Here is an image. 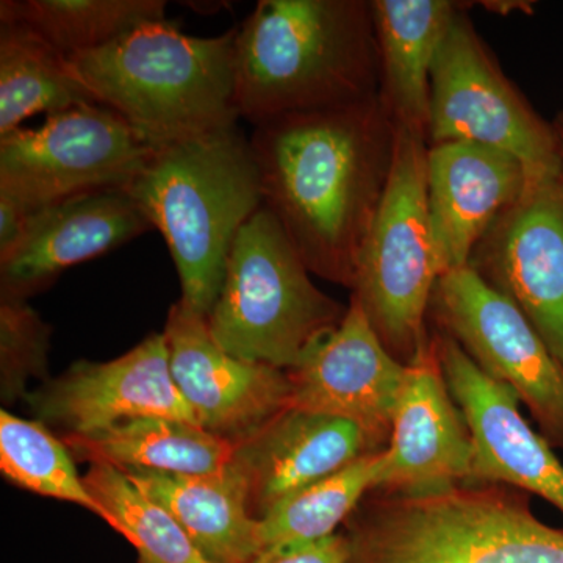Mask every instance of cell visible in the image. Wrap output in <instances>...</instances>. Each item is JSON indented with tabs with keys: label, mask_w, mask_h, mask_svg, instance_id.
Segmentation results:
<instances>
[{
	"label": "cell",
	"mask_w": 563,
	"mask_h": 563,
	"mask_svg": "<svg viewBox=\"0 0 563 563\" xmlns=\"http://www.w3.org/2000/svg\"><path fill=\"white\" fill-rule=\"evenodd\" d=\"M396 132L390 180L358 254L351 298L393 357L410 365L431 339L429 312L442 273L428 213V141Z\"/></svg>",
	"instance_id": "52a82bcc"
},
{
	"label": "cell",
	"mask_w": 563,
	"mask_h": 563,
	"mask_svg": "<svg viewBox=\"0 0 563 563\" xmlns=\"http://www.w3.org/2000/svg\"><path fill=\"white\" fill-rule=\"evenodd\" d=\"M251 563H351V558L343 533H333L307 542L274 544Z\"/></svg>",
	"instance_id": "f1b7e54d"
},
{
	"label": "cell",
	"mask_w": 563,
	"mask_h": 563,
	"mask_svg": "<svg viewBox=\"0 0 563 563\" xmlns=\"http://www.w3.org/2000/svg\"><path fill=\"white\" fill-rule=\"evenodd\" d=\"M561 117L563 118V111H562V114H561Z\"/></svg>",
	"instance_id": "1f68e13d"
},
{
	"label": "cell",
	"mask_w": 563,
	"mask_h": 563,
	"mask_svg": "<svg viewBox=\"0 0 563 563\" xmlns=\"http://www.w3.org/2000/svg\"><path fill=\"white\" fill-rule=\"evenodd\" d=\"M0 470L25 490L76 504L110 526V517L85 485L65 442L43 422L0 412Z\"/></svg>",
	"instance_id": "4316f807"
},
{
	"label": "cell",
	"mask_w": 563,
	"mask_h": 563,
	"mask_svg": "<svg viewBox=\"0 0 563 563\" xmlns=\"http://www.w3.org/2000/svg\"><path fill=\"white\" fill-rule=\"evenodd\" d=\"M32 211L0 195V257L13 250L27 228Z\"/></svg>",
	"instance_id": "f546056e"
},
{
	"label": "cell",
	"mask_w": 563,
	"mask_h": 563,
	"mask_svg": "<svg viewBox=\"0 0 563 563\" xmlns=\"http://www.w3.org/2000/svg\"><path fill=\"white\" fill-rule=\"evenodd\" d=\"M473 442L444 380L435 335L407 365L373 492L424 495L472 484Z\"/></svg>",
	"instance_id": "9a60e30c"
},
{
	"label": "cell",
	"mask_w": 563,
	"mask_h": 563,
	"mask_svg": "<svg viewBox=\"0 0 563 563\" xmlns=\"http://www.w3.org/2000/svg\"><path fill=\"white\" fill-rule=\"evenodd\" d=\"M235 85L252 125L376 98L372 2L261 0L236 27Z\"/></svg>",
	"instance_id": "7a4b0ae2"
},
{
	"label": "cell",
	"mask_w": 563,
	"mask_h": 563,
	"mask_svg": "<svg viewBox=\"0 0 563 563\" xmlns=\"http://www.w3.org/2000/svg\"><path fill=\"white\" fill-rule=\"evenodd\" d=\"M380 453L363 455L269 510L258 520L263 550L336 533L339 526L346 525L363 499L374 490Z\"/></svg>",
	"instance_id": "484cf974"
},
{
	"label": "cell",
	"mask_w": 563,
	"mask_h": 563,
	"mask_svg": "<svg viewBox=\"0 0 563 563\" xmlns=\"http://www.w3.org/2000/svg\"><path fill=\"white\" fill-rule=\"evenodd\" d=\"M396 132L379 98L254 125L263 206L309 272L352 288L363 242L383 202Z\"/></svg>",
	"instance_id": "6da1fadb"
},
{
	"label": "cell",
	"mask_w": 563,
	"mask_h": 563,
	"mask_svg": "<svg viewBox=\"0 0 563 563\" xmlns=\"http://www.w3.org/2000/svg\"><path fill=\"white\" fill-rule=\"evenodd\" d=\"M96 103L73 76L68 58L38 33L0 25V136L38 113Z\"/></svg>",
	"instance_id": "603a6c76"
},
{
	"label": "cell",
	"mask_w": 563,
	"mask_h": 563,
	"mask_svg": "<svg viewBox=\"0 0 563 563\" xmlns=\"http://www.w3.org/2000/svg\"><path fill=\"white\" fill-rule=\"evenodd\" d=\"M555 131L559 133V139H561L562 147H563V118L559 117L558 120L554 121Z\"/></svg>",
	"instance_id": "4dcf8cb0"
},
{
	"label": "cell",
	"mask_w": 563,
	"mask_h": 563,
	"mask_svg": "<svg viewBox=\"0 0 563 563\" xmlns=\"http://www.w3.org/2000/svg\"><path fill=\"white\" fill-rule=\"evenodd\" d=\"M66 446L91 463L122 472L211 474L231 465L235 443L196 422L166 417L131 418L88 433L66 435Z\"/></svg>",
	"instance_id": "7402d4cb"
},
{
	"label": "cell",
	"mask_w": 563,
	"mask_h": 563,
	"mask_svg": "<svg viewBox=\"0 0 563 563\" xmlns=\"http://www.w3.org/2000/svg\"><path fill=\"white\" fill-rule=\"evenodd\" d=\"M85 485L110 517V528L136 548L141 563H213L162 504L131 477L106 463H91Z\"/></svg>",
	"instance_id": "d4e9b609"
},
{
	"label": "cell",
	"mask_w": 563,
	"mask_h": 563,
	"mask_svg": "<svg viewBox=\"0 0 563 563\" xmlns=\"http://www.w3.org/2000/svg\"><path fill=\"white\" fill-rule=\"evenodd\" d=\"M465 141L512 155L528 181L563 169L554 122L537 113L504 74L463 9L433 62L428 146Z\"/></svg>",
	"instance_id": "ba28073f"
},
{
	"label": "cell",
	"mask_w": 563,
	"mask_h": 563,
	"mask_svg": "<svg viewBox=\"0 0 563 563\" xmlns=\"http://www.w3.org/2000/svg\"><path fill=\"white\" fill-rule=\"evenodd\" d=\"M431 329L444 380L472 433V484L531 493L563 515L562 462L521 415L517 393L477 368L450 335Z\"/></svg>",
	"instance_id": "4fadbf2b"
},
{
	"label": "cell",
	"mask_w": 563,
	"mask_h": 563,
	"mask_svg": "<svg viewBox=\"0 0 563 563\" xmlns=\"http://www.w3.org/2000/svg\"><path fill=\"white\" fill-rule=\"evenodd\" d=\"M235 36L236 27L207 38L187 35L165 20L66 58L92 101L162 150L235 128Z\"/></svg>",
	"instance_id": "3957f363"
},
{
	"label": "cell",
	"mask_w": 563,
	"mask_h": 563,
	"mask_svg": "<svg viewBox=\"0 0 563 563\" xmlns=\"http://www.w3.org/2000/svg\"><path fill=\"white\" fill-rule=\"evenodd\" d=\"M155 150L120 114L85 103L0 136V195L29 211L124 188Z\"/></svg>",
	"instance_id": "9c48e42d"
},
{
	"label": "cell",
	"mask_w": 563,
	"mask_h": 563,
	"mask_svg": "<svg viewBox=\"0 0 563 563\" xmlns=\"http://www.w3.org/2000/svg\"><path fill=\"white\" fill-rule=\"evenodd\" d=\"M428 213L440 273L468 266L474 247L520 201L528 176L506 152L450 141L428 146Z\"/></svg>",
	"instance_id": "ac0fdd59"
},
{
	"label": "cell",
	"mask_w": 563,
	"mask_h": 563,
	"mask_svg": "<svg viewBox=\"0 0 563 563\" xmlns=\"http://www.w3.org/2000/svg\"><path fill=\"white\" fill-rule=\"evenodd\" d=\"M462 9L450 0H372L377 98L396 131L428 141L433 62Z\"/></svg>",
	"instance_id": "ffe728a7"
},
{
	"label": "cell",
	"mask_w": 563,
	"mask_h": 563,
	"mask_svg": "<svg viewBox=\"0 0 563 563\" xmlns=\"http://www.w3.org/2000/svg\"><path fill=\"white\" fill-rule=\"evenodd\" d=\"M151 231L124 188L85 192L33 211L20 242L0 257L2 299L25 301L66 269Z\"/></svg>",
	"instance_id": "e0dca14e"
},
{
	"label": "cell",
	"mask_w": 563,
	"mask_h": 563,
	"mask_svg": "<svg viewBox=\"0 0 563 563\" xmlns=\"http://www.w3.org/2000/svg\"><path fill=\"white\" fill-rule=\"evenodd\" d=\"M124 190L165 239L180 301L209 317L233 242L263 207L251 140L235 125L155 150Z\"/></svg>",
	"instance_id": "277c9868"
},
{
	"label": "cell",
	"mask_w": 563,
	"mask_h": 563,
	"mask_svg": "<svg viewBox=\"0 0 563 563\" xmlns=\"http://www.w3.org/2000/svg\"><path fill=\"white\" fill-rule=\"evenodd\" d=\"M287 373L292 409L350 421L377 453L385 450L407 365L384 346L354 298L343 321Z\"/></svg>",
	"instance_id": "7c38bea8"
},
{
	"label": "cell",
	"mask_w": 563,
	"mask_h": 563,
	"mask_svg": "<svg viewBox=\"0 0 563 563\" xmlns=\"http://www.w3.org/2000/svg\"><path fill=\"white\" fill-rule=\"evenodd\" d=\"M165 20V0L0 2V25L31 29L66 57L99 49L140 25Z\"/></svg>",
	"instance_id": "cb8c5ba5"
},
{
	"label": "cell",
	"mask_w": 563,
	"mask_h": 563,
	"mask_svg": "<svg viewBox=\"0 0 563 563\" xmlns=\"http://www.w3.org/2000/svg\"><path fill=\"white\" fill-rule=\"evenodd\" d=\"M124 473L179 521L210 562L251 563L262 553L261 521L251 512L246 479L232 462L198 476Z\"/></svg>",
	"instance_id": "44dd1931"
},
{
	"label": "cell",
	"mask_w": 563,
	"mask_h": 563,
	"mask_svg": "<svg viewBox=\"0 0 563 563\" xmlns=\"http://www.w3.org/2000/svg\"><path fill=\"white\" fill-rule=\"evenodd\" d=\"M376 453L352 422L288 407L236 442L232 463L246 479L252 515L262 520L296 493Z\"/></svg>",
	"instance_id": "d6986e66"
},
{
	"label": "cell",
	"mask_w": 563,
	"mask_h": 563,
	"mask_svg": "<svg viewBox=\"0 0 563 563\" xmlns=\"http://www.w3.org/2000/svg\"><path fill=\"white\" fill-rule=\"evenodd\" d=\"M429 320L477 368L517 393L547 442L563 450V372L531 321L470 266L443 274Z\"/></svg>",
	"instance_id": "30bf717a"
},
{
	"label": "cell",
	"mask_w": 563,
	"mask_h": 563,
	"mask_svg": "<svg viewBox=\"0 0 563 563\" xmlns=\"http://www.w3.org/2000/svg\"><path fill=\"white\" fill-rule=\"evenodd\" d=\"M343 536L351 563H563V529L542 523L528 493L506 485L372 492Z\"/></svg>",
	"instance_id": "5b68a950"
},
{
	"label": "cell",
	"mask_w": 563,
	"mask_h": 563,
	"mask_svg": "<svg viewBox=\"0 0 563 563\" xmlns=\"http://www.w3.org/2000/svg\"><path fill=\"white\" fill-rule=\"evenodd\" d=\"M49 328L21 299H2L0 306V355L3 383H25L46 366Z\"/></svg>",
	"instance_id": "83f0119b"
},
{
	"label": "cell",
	"mask_w": 563,
	"mask_h": 563,
	"mask_svg": "<svg viewBox=\"0 0 563 563\" xmlns=\"http://www.w3.org/2000/svg\"><path fill=\"white\" fill-rule=\"evenodd\" d=\"M35 407L43 420L60 426L69 435H88L139 417L198 424L174 383L163 332L152 333L114 361L74 363L35 396Z\"/></svg>",
	"instance_id": "2e32d148"
},
{
	"label": "cell",
	"mask_w": 563,
	"mask_h": 563,
	"mask_svg": "<svg viewBox=\"0 0 563 563\" xmlns=\"http://www.w3.org/2000/svg\"><path fill=\"white\" fill-rule=\"evenodd\" d=\"M163 333L174 383L206 431L236 443L290 407L288 373L233 357L187 303H174Z\"/></svg>",
	"instance_id": "5bb4252c"
},
{
	"label": "cell",
	"mask_w": 563,
	"mask_h": 563,
	"mask_svg": "<svg viewBox=\"0 0 563 563\" xmlns=\"http://www.w3.org/2000/svg\"><path fill=\"white\" fill-rule=\"evenodd\" d=\"M468 266L526 314L563 372V169L526 184Z\"/></svg>",
	"instance_id": "8fae6325"
},
{
	"label": "cell",
	"mask_w": 563,
	"mask_h": 563,
	"mask_svg": "<svg viewBox=\"0 0 563 563\" xmlns=\"http://www.w3.org/2000/svg\"><path fill=\"white\" fill-rule=\"evenodd\" d=\"M310 274L263 206L233 242L224 284L207 317L214 342L233 357L290 372L347 310Z\"/></svg>",
	"instance_id": "8992f818"
}]
</instances>
